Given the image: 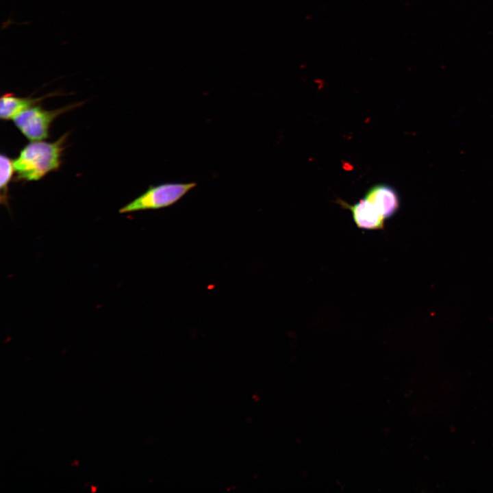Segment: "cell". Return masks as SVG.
I'll use <instances>...</instances> for the list:
<instances>
[{
	"label": "cell",
	"mask_w": 493,
	"mask_h": 493,
	"mask_svg": "<svg viewBox=\"0 0 493 493\" xmlns=\"http://www.w3.org/2000/svg\"><path fill=\"white\" fill-rule=\"evenodd\" d=\"M67 136L65 134L52 142L38 140L26 144L13 160L18 178L27 181H38L58 170Z\"/></svg>",
	"instance_id": "obj_1"
},
{
	"label": "cell",
	"mask_w": 493,
	"mask_h": 493,
	"mask_svg": "<svg viewBox=\"0 0 493 493\" xmlns=\"http://www.w3.org/2000/svg\"><path fill=\"white\" fill-rule=\"evenodd\" d=\"M197 186L196 182L164 183L149 188L119 210L121 214L171 206Z\"/></svg>",
	"instance_id": "obj_2"
},
{
	"label": "cell",
	"mask_w": 493,
	"mask_h": 493,
	"mask_svg": "<svg viewBox=\"0 0 493 493\" xmlns=\"http://www.w3.org/2000/svg\"><path fill=\"white\" fill-rule=\"evenodd\" d=\"M77 106L69 105L56 110H47L40 105H34L14 117L18 129L29 140H42L49 137L52 122L60 114Z\"/></svg>",
	"instance_id": "obj_3"
},
{
	"label": "cell",
	"mask_w": 493,
	"mask_h": 493,
	"mask_svg": "<svg viewBox=\"0 0 493 493\" xmlns=\"http://www.w3.org/2000/svg\"><path fill=\"white\" fill-rule=\"evenodd\" d=\"M337 203L343 208L349 210L356 226L363 230L377 231L385 228V217L377 207L366 199H360L353 205L341 199Z\"/></svg>",
	"instance_id": "obj_4"
},
{
	"label": "cell",
	"mask_w": 493,
	"mask_h": 493,
	"mask_svg": "<svg viewBox=\"0 0 493 493\" xmlns=\"http://www.w3.org/2000/svg\"><path fill=\"white\" fill-rule=\"evenodd\" d=\"M364 198L374 204L385 219L394 216L400 205L396 192L393 188L385 184L372 186Z\"/></svg>",
	"instance_id": "obj_5"
},
{
	"label": "cell",
	"mask_w": 493,
	"mask_h": 493,
	"mask_svg": "<svg viewBox=\"0 0 493 493\" xmlns=\"http://www.w3.org/2000/svg\"><path fill=\"white\" fill-rule=\"evenodd\" d=\"M45 97H20L12 93H5L0 100V117L5 121L13 119L17 114L36 105Z\"/></svg>",
	"instance_id": "obj_6"
},
{
	"label": "cell",
	"mask_w": 493,
	"mask_h": 493,
	"mask_svg": "<svg viewBox=\"0 0 493 493\" xmlns=\"http://www.w3.org/2000/svg\"><path fill=\"white\" fill-rule=\"evenodd\" d=\"M0 189L1 202L5 201L7 199L8 184L11 181L14 170V162L8 156L3 153L0 157Z\"/></svg>",
	"instance_id": "obj_7"
}]
</instances>
